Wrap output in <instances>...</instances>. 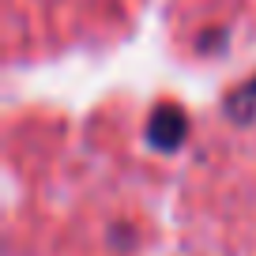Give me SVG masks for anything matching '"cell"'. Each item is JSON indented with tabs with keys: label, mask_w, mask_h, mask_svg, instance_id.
<instances>
[{
	"label": "cell",
	"mask_w": 256,
	"mask_h": 256,
	"mask_svg": "<svg viewBox=\"0 0 256 256\" xmlns=\"http://www.w3.org/2000/svg\"><path fill=\"white\" fill-rule=\"evenodd\" d=\"M226 38H230V30L226 26H218V30H204L200 38H196V46H200V53H222V46H226Z\"/></svg>",
	"instance_id": "cell-3"
},
{
	"label": "cell",
	"mask_w": 256,
	"mask_h": 256,
	"mask_svg": "<svg viewBox=\"0 0 256 256\" xmlns=\"http://www.w3.org/2000/svg\"><path fill=\"white\" fill-rule=\"evenodd\" d=\"M226 117L238 124H252L256 120V76L248 83H241L230 98H226Z\"/></svg>",
	"instance_id": "cell-2"
},
{
	"label": "cell",
	"mask_w": 256,
	"mask_h": 256,
	"mask_svg": "<svg viewBox=\"0 0 256 256\" xmlns=\"http://www.w3.org/2000/svg\"><path fill=\"white\" fill-rule=\"evenodd\" d=\"M184 136H188V117H184V110H177V106H158V110L151 113V120H147V147H154V151L162 154H174L177 147L184 144Z\"/></svg>",
	"instance_id": "cell-1"
}]
</instances>
